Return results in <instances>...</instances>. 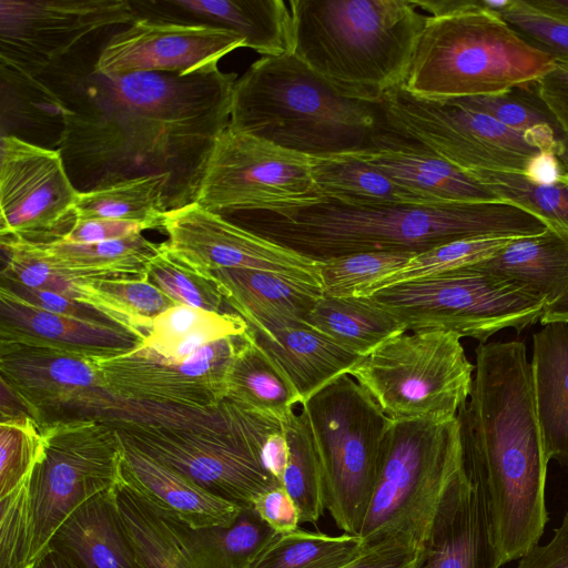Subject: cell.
<instances>
[{"instance_id":"cell-1","label":"cell","mask_w":568,"mask_h":568,"mask_svg":"<svg viewBox=\"0 0 568 568\" xmlns=\"http://www.w3.org/2000/svg\"><path fill=\"white\" fill-rule=\"evenodd\" d=\"M235 73L71 74L51 94L58 151L79 192L169 176L168 212L194 203L212 148L229 126Z\"/></svg>"},{"instance_id":"cell-2","label":"cell","mask_w":568,"mask_h":568,"mask_svg":"<svg viewBox=\"0 0 568 568\" xmlns=\"http://www.w3.org/2000/svg\"><path fill=\"white\" fill-rule=\"evenodd\" d=\"M471 390L457 418L464 458L488 493L501 565L540 540L548 523V459L538 424L531 364L518 341L476 347Z\"/></svg>"},{"instance_id":"cell-3","label":"cell","mask_w":568,"mask_h":568,"mask_svg":"<svg viewBox=\"0 0 568 568\" xmlns=\"http://www.w3.org/2000/svg\"><path fill=\"white\" fill-rule=\"evenodd\" d=\"M237 226L321 263L364 252L419 254L469 237H520L547 227L506 202L348 204L321 195L221 215Z\"/></svg>"},{"instance_id":"cell-4","label":"cell","mask_w":568,"mask_h":568,"mask_svg":"<svg viewBox=\"0 0 568 568\" xmlns=\"http://www.w3.org/2000/svg\"><path fill=\"white\" fill-rule=\"evenodd\" d=\"M229 128L311 159L405 142L388 125L383 99L328 81L294 53L262 57L236 80Z\"/></svg>"},{"instance_id":"cell-5","label":"cell","mask_w":568,"mask_h":568,"mask_svg":"<svg viewBox=\"0 0 568 568\" xmlns=\"http://www.w3.org/2000/svg\"><path fill=\"white\" fill-rule=\"evenodd\" d=\"M100 419L122 442L241 508L282 486L261 458L281 423L229 397L202 408L120 400Z\"/></svg>"},{"instance_id":"cell-6","label":"cell","mask_w":568,"mask_h":568,"mask_svg":"<svg viewBox=\"0 0 568 568\" xmlns=\"http://www.w3.org/2000/svg\"><path fill=\"white\" fill-rule=\"evenodd\" d=\"M293 51L328 81L381 100L405 83L427 17L412 0H291Z\"/></svg>"},{"instance_id":"cell-7","label":"cell","mask_w":568,"mask_h":568,"mask_svg":"<svg viewBox=\"0 0 568 568\" xmlns=\"http://www.w3.org/2000/svg\"><path fill=\"white\" fill-rule=\"evenodd\" d=\"M554 62L498 14L429 16L404 85L414 94L435 99L491 95L536 81Z\"/></svg>"},{"instance_id":"cell-8","label":"cell","mask_w":568,"mask_h":568,"mask_svg":"<svg viewBox=\"0 0 568 568\" xmlns=\"http://www.w3.org/2000/svg\"><path fill=\"white\" fill-rule=\"evenodd\" d=\"M463 462L457 417L390 420L358 536L368 545L399 537L419 548L437 505Z\"/></svg>"},{"instance_id":"cell-9","label":"cell","mask_w":568,"mask_h":568,"mask_svg":"<svg viewBox=\"0 0 568 568\" xmlns=\"http://www.w3.org/2000/svg\"><path fill=\"white\" fill-rule=\"evenodd\" d=\"M301 406L322 468L325 509L339 529L358 536L390 419L349 374L336 378Z\"/></svg>"},{"instance_id":"cell-10","label":"cell","mask_w":568,"mask_h":568,"mask_svg":"<svg viewBox=\"0 0 568 568\" xmlns=\"http://www.w3.org/2000/svg\"><path fill=\"white\" fill-rule=\"evenodd\" d=\"M390 129L406 142L425 149L460 170L528 175L546 152L568 166V146L539 134L513 130L458 98L435 99L412 93L404 84L383 97Z\"/></svg>"},{"instance_id":"cell-11","label":"cell","mask_w":568,"mask_h":568,"mask_svg":"<svg viewBox=\"0 0 568 568\" xmlns=\"http://www.w3.org/2000/svg\"><path fill=\"white\" fill-rule=\"evenodd\" d=\"M412 332L363 357L349 375L390 420L457 417L475 372L462 337L443 328Z\"/></svg>"},{"instance_id":"cell-12","label":"cell","mask_w":568,"mask_h":568,"mask_svg":"<svg viewBox=\"0 0 568 568\" xmlns=\"http://www.w3.org/2000/svg\"><path fill=\"white\" fill-rule=\"evenodd\" d=\"M371 297L407 331L443 328L479 344L504 328L539 322L547 302L528 288L474 265L393 285Z\"/></svg>"},{"instance_id":"cell-13","label":"cell","mask_w":568,"mask_h":568,"mask_svg":"<svg viewBox=\"0 0 568 568\" xmlns=\"http://www.w3.org/2000/svg\"><path fill=\"white\" fill-rule=\"evenodd\" d=\"M40 429L44 455L29 481L31 568L80 505L122 479V444L118 433L102 419L59 423Z\"/></svg>"},{"instance_id":"cell-14","label":"cell","mask_w":568,"mask_h":568,"mask_svg":"<svg viewBox=\"0 0 568 568\" xmlns=\"http://www.w3.org/2000/svg\"><path fill=\"white\" fill-rule=\"evenodd\" d=\"M138 18L129 0H0L1 84L33 90L80 44Z\"/></svg>"},{"instance_id":"cell-15","label":"cell","mask_w":568,"mask_h":568,"mask_svg":"<svg viewBox=\"0 0 568 568\" xmlns=\"http://www.w3.org/2000/svg\"><path fill=\"white\" fill-rule=\"evenodd\" d=\"M320 196L313 159L227 126L212 148L195 203L224 215Z\"/></svg>"},{"instance_id":"cell-16","label":"cell","mask_w":568,"mask_h":568,"mask_svg":"<svg viewBox=\"0 0 568 568\" xmlns=\"http://www.w3.org/2000/svg\"><path fill=\"white\" fill-rule=\"evenodd\" d=\"M1 385L40 428L100 418L120 400L92 357L33 343L0 341Z\"/></svg>"},{"instance_id":"cell-17","label":"cell","mask_w":568,"mask_h":568,"mask_svg":"<svg viewBox=\"0 0 568 568\" xmlns=\"http://www.w3.org/2000/svg\"><path fill=\"white\" fill-rule=\"evenodd\" d=\"M213 342L183 362H166L142 345L129 353L92 357L109 390L121 402L211 407L229 396L235 359L252 336Z\"/></svg>"},{"instance_id":"cell-18","label":"cell","mask_w":568,"mask_h":568,"mask_svg":"<svg viewBox=\"0 0 568 568\" xmlns=\"http://www.w3.org/2000/svg\"><path fill=\"white\" fill-rule=\"evenodd\" d=\"M79 191L58 150L13 134L0 140V235L31 243L63 239Z\"/></svg>"},{"instance_id":"cell-19","label":"cell","mask_w":568,"mask_h":568,"mask_svg":"<svg viewBox=\"0 0 568 568\" xmlns=\"http://www.w3.org/2000/svg\"><path fill=\"white\" fill-rule=\"evenodd\" d=\"M165 247L205 274L217 268L273 273L322 290L320 263L255 235L223 216L191 203L166 212Z\"/></svg>"},{"instance_id":"cell-20","label":"cell","mask_w":568,"mask_h":568,"mask_svg":"<svg viewBox=\"0 0 568 568\" xmlns=\"http://www.w3.org/2000/svg\"><path fill=\"white\" fill-rule=\"evenodd\" d=\"M237 48H245L244 39L220 27L138 18L106 41L92 70L102 75H191L219 68V61Z\"/></svg>"},{"instance_id":"cell-21","label":"cell","mask_w":568,"mask_h":568,"mask_svg":"<svg viewBox=\"0 0 568 568\" xmlns=\"http://www.w3.org/2000/svg\"><path fill=\"white\" fill-rule=\"evenodd\" d=\"M488 493L465 458L448 483L413 568H499Z\"/></svg>"},{"instance_id":"cell-22","label":"cell","mask_w":568,"mask_h":568,"mask_svg":"<svg viewBox=\"0 0 568 568\" xmlns=\"http://www.w3.org/2000/svg\"><path fill=\"white\" fill-rule=\"evenodd\" d=\"M139 18L205 23L235 32L263 57L293 51L292 17L282 0L132 1Z\"/></svg>"},{"instance_id":"cell-23","label":"cell","mask_w":568,"mask_h":568,"mask_svg":"<svg viewBox=\"0 0 568 568\" xmlns=\"http://www.w3.org/2000/svg\"><path fill=\"white\" fill-rule=\"evenodd\" d=\"M144 339L125 328L43 311L0 286L1 342L33 343L87 357H109L136 349Z\"/></svg>"},{"instance_id":"cell-24","label":"cell","mask_w":568,"mask_h":568,"mask_svg":"<svg viewBox=\"0 0 568 568\" xmlns=\"http://www.w3.org/2000/svg\"><path fill=\"white\" fill-rule=\"evenodd\" d=\"M116 487L80 505L54 532L48 549L74 568H143L120 513Z\"/></svg>"},{"instance_id":"cell-25","label":"cell","mask_w":568,"mask_h":568,"mask_svg":"<svg viewBox=\"0 0 568 568\" xmlns=\"http://www.w3.org/2000/svg\"><path fill=\"white\" fill-rule=\"evenodd\" d=\"M204 276L216 285L233 312L256 332L306 323L323 294L321 288L261 271L217 268Z\"/></svg>"},{"instance_id":"cell-26","label":"cell","mask_w":568,"mask_h":568,"mask_svg":"<svg viewBox=\"0 0 568 568\" xmlns=\"http://www.w3.org/2000/svg\"><path fill=\"white\" fill-rule=\"evenodd\" d=\"M121 440V439H120ZM124 483L163 513L192 527L230 526L241 507L222 499L121 440Z\"/></svg>"},{"instance_id":"cell-27","label":"cell","mask_w":568,"mask_h":568,"mask_svg":"<svg viewBox=\"0 0 568 568\" xmlns=\"http://www.w3.org/2000/svg\"><path fill=\"white\" fill-rule=\"evenodd\" d=\"M356 156L428 204L499 201L469 173L409 142Z\"/></svg>"},{"instance_id":"cell-28","label":"cell","mask_w":568,"mask_h":568,"mask_svg":"<svg viewBox=\"0 0 568 568\" xmlns=\"http://www.w3.org/2000/svg\"><path fill=\"white\" fill-rule=\"evenodd\" d=\"M252 332L257 344L294 385L302 404L336 378L349 374L363 358L344 349L307 323L271 332Z\"/></svg>"},{"instance_id":"cell-29","label":"cell","mask_w":568,"mask_h":568,"mask_svg":"<svg viewBox=\"0 0 568 568\" xmlns=\"http://www.w3.org/2000/svg\"><path fill=\"white\" fill-rule=\"evenodd\" d=\"M530 364L546 457L568 467V324L549 323L532 335Z\"/></svg>"},{"instance_id":"cell-30","label":"cell","mask_w":568,"mask_h":568,"mask_svg":"<svg viewBox=\"0 0 568 568\" xmlns=\"http://www.w3.org/2000/svg\"><path fill=\"white\" fill-rule=\"evenodd\" d=\"M156 510L195 568H250L277 534L253 507L242 508L230 526L207 527H192Z\"/></svg>"},{"instance_id":"cell-31","label":"cell","mask_w":568,"mask_h":568,"mask_svg":"<svg viewBox=\"0 0 568 568\" xmlns=\"http://www.w3.org/2000/svg\"><path fill=\"white\" fill-rule=\"evenodd\" d=\"M474 266L528 288L548 306L568 293V235L547 227L536 235L515 237Z\"/></svg>"},{"instance_id":"cell-32","label":"cell","mask_w":568,"mask_h":568,"mask_svg":"<svg viewBox=\"0 0 568 568\" xmlns=\"http://www.w3.org/2000/svg\"><path fill=\"white\" fill-rule=\"evenodd\" d=\"M306 323L361 357L408 332L397 315L371 296L333 297L322 294Z\"/></svg>"},{"instance_id":"cell-33","label":"cell","mask_w":568,"mask_h":568,"mask_svg":"<svg viewBox=\"0 0 568 568\" xmlns=\"http://www.w3.org/2000/svg\"><path fill=\"white\" fill-rule=\"evenodd\" d=\"M37 244L50 261L84 283L105 278L146 277L148 264L160 248V244L149 241L142 234L97 243L77 244L59 240Z\"/></svg>"},{"instance_id":"cell-34","label":"cell","mask_w":568,"mask_h":568,"mask_svg":"<svg viewBox=\"0 0 568 568\" xmlns=\"http://www.w3.org/2000/svg\"><path fill=\"white\" fill-rule=\"evenodd\" d=\"M227 397L280 423L295 412L297 404H302L294 385L257 344L254 334L235 359Z\"/></svg>"},{"instance_id":"cell-35","label":"cell","mask_w":568,"mask_h":568,"mask_svg":"<svg viewBox=\"0 0 568 568\" xmlns=\"http://www.w3.org/2000/svg\"><path fill=\"white\" fill-rule=\"evenodd\" d=\"M169 176L146 175L79 192L77 219H111L134 222L145 230H163L168 212Z\"/></svg>"},{"instance_id":"cell-36","label":"cell","mask_w":568,"mask_h":568,"mask_svg":"<svg viewBox=\"0 0 568 568\" xmlns=\"http://www.w3.org/2000/svg\"><path fill=\"white\" fill-rule=\"evenodd\" d=\"M321 195L348 204H428L356 155L313 159Z\"/></svg>"},{"instance_id":"cell-37","label":"cell","mask_w":568,"mask_h":568,"mask_svg":"<svg viewBox=\"0 0 568 568\" xmlns=\"http://www.w3.org/2000/svg\"><path fill=\"white\" fill-rule=\"evenodd\" d=\"M368 547L359 536L295 529L276 534L250 568H344Z\"/></svg>"},{"instance_id":"cell-38","label":"cell","mask_w":568,"mask_h":568,"mask_svg":"<svg viewBox=\"0 0 568 568\" xmlns=\"http://www.w3.org/2000/svg\"><path fill=\"white\" fill-rule=\"evenodd\" d=\"M116 491L123 523L143 568H195L173 531L144 497L123 479Z\"/></svg>"},{"instance_id":"cell-39","label":"cell","mask_w":568,"mask_h":568,"mask_svg":"<svg viewBox=\"0 0 568 568\" xmlns=\"http://www.w3.org/2000/svg\"><path fill=\"white\" fill-rule=\"evenodd\" d=\"M281 424L288 445L282 486L294 500L301 524H315L325 506L322 468L307 417L301 408L300 413H292Z\"/></svg>"},{"instance_id":"cell-40","label":"cell","mask_w":568,"mask_h":568,"mask_svg":"<svg viewBox=\"0 0 568 568\" xmlns=\"http://www.w3.org/2000/svg\"><path fill=\"white\" fill-rule=\"evenodd\" d=\"M85 288L90 295V305L144 337L153 320L176 305L148 277L105 278L88 282Z\"/></svg>"},{"instance_id":"cell-41","label":"cell","mask_w":568,"mask_h":568,"mask_svg":"<svg viewBox=\"0 0 568 568\" xmlns=\"http://www.w3.org/2000/svg\"><path fill=\"white\" fill-rule=\"evenodd\" d=\"M501 202L515 205L541 221L546 227L568 235V172L551 183L532 181L525 174L478 171L469 173Z\"/></svg>"},{"instance_id":"cell-42","label":"cell","mask_w":568,"mask_h":568,"mask_svg":"<svg viewBox=\"0 0 568 568\" xmlns=\"http://www.w3.org/2000/svg\"><path fill=\"white\" fill-rule=\"evenodd\" d=\"M515 237L483 236L456 240L416 254L406 265L369 287L361 297L379 290L465 268L494 256Z\"/></svg>"},{"instance_id":"cell-43","label":"cell","mask_w":568,"mask_h":568,"mask_svg":"<svg viewBox=\"0 0 568 568\" xmlns=\"http://www.w3.org/2000/svg\"><path fill=\"white\" fill-rule=\"evenodd\" d=\"M458 99L513 130L539 134L568 146L564 133L539 98L536 81L498 94Z\"/></svg>"},{"instance_id":"cell-44","label":"cell","mask_w":568,"mask_h":568,"mask_svg":"<svg viewBox=\"0 0 568 568\" xmlns=\"http://www.w3.org/2000/svg\"><path fill=\"white\" fill-rule=\"evenodd\" d=\"M415 255L364 252L321 262L322 292L333 297H361L367 287L402 268Z\"/></svg>"},{"instance_id":"cell-45","label":"cell","mask_w":568,"mask_h":568,"mask_svg":"<svg viewBox=\"0 0 568 568\" xmlns=\"http://www.w3.org/2000/svg\"><path fill=\"white\" fill-rule=\"evenodd\" d=\"M43 455V434L30 415L1 417L0 498L26 481Z\"/></svg>"},{"instance_id":"cell-46","label":"cell","mask_w":568,"mask_h":568,"mask_svg":"<svg viewBox=\"0 0 568 568\" xmlns=\"http://www.w3.org/2000/svg\"><path fill=\"white\" fill-rule=\"evenodd\" d=\"M146 277L176 305L224 312L225 302L216 285L172 254L164 243L149 262Z\"/></svg>"},{"instance_id":"cell-47","label":"cell","mask_w":568,"mask_h":568,"mask_svg":"<svg viewBox=\"0 0 568 568\" xmlns=\"http://www.w3.org/2000/svg\"><path fill=\"white\" fill-rule=\"evenodd\" d=\"M30 477L0 498V568H31Z\"/></svg>"},{"instance_id":"cell-48","label":"cell","mask_w":568,"mask_h":568,"mask_svg":"<svg viewBox=\"0 0 568 568\" xmlns=\"http://www.w3.org/2000/svg\"><path fill=\"white\" fill-rule=\"evenodd\" d=\"M233 312H212L178 304L156 316L146 333L142 347L165 358L181 342L197 331L226 321Z\"/></svg>"},{"instance_id":"cell-49","label":"cell","mask_w":568,"mask_h":568,"mask_svg":"<svg viewBox=\"0 0 568 568\" xmlns=\"http://www.w3.org/2000/svg\"><path fill=\"white\" fill-rule=\"evenodd\" d=\"M499 17L536 50L554 61L568 62V23L532 9L524 0H513Z\"/></svg>"},{"instance_id":"cell-50","label":"cell","mask_w":568,"mask_h":568,"mask_svg":"<svg viewBox=\"0 0 568 568\" xmlns=\"http://www.w3.org/2000/svg\"><path fill=\"white\" fill-rule=\"evenodd\" d=\"M0 286L8 290L12 295L22 302L43 311L97 324L125 328L115 318L95 308L94 306L63 296L61 294L45 290L30 288L8 280H1Z\"/></svg>"},{"instance_id":"cell-51","label":"cell","mask_w":568,"mask_h":568,"mask_svg":"<svg viewBox=\"0 0 568 568\" xmlns=\"http://www.w3.org/2000/svg\"><path fill=\"white\" fill-rule=\"evenodd\" d=\"M418 547L409 540L389 537L369 544L365 551L344 568H413Z\"/></svg>"},{"instance_id":"cell-52","label":"cell","mask_w":568,"mask_h":568,"mask_svg":"<svg viewBox=\"0 0 568 568\" xmlns=\"http://www.w3.org/2000/svg\"><path fill=\"white\" fill-rule=\"evenodd\" d=\"M536 87L539 98L568 143V62L555 61L552 67L536 80Z\"/></svg>"},{"instance_id":"cell-53","label":"cell","mask_w":568,"mask_h":568,"mask_svg":"<svg viewBox=\"0 0 568 568\" xmlns=\"http://www.w3.org/2000/svg\"><path fill=\"white\" fill-rule=\"evenodd\" d=\"M145 229L134 222L111 219H77L69 233L61 239L69 243H97L142 234Z\"/></svg>"},{"instance_id":"cell-54","label":"cell","mask_w":568,"mask_h":568,"mask_svg":"<svg viewBox=\"0 0 568 568\" xmlns=\"http://www.w3.org/2000/svg\"><path fill=\"white\" fill-rule=\"evenodd\" d=\"M253 508L277 534L293 531L301 524L298 509L283 486L260 495Z\"/></svg>"},{"instance_id":"cell-55","label":"cell","mask_w":568,"mask_h":568,"mask_svg":"<svg viewBox=\"0 0 568 568\" xmlns=\"http://www.w3.org/2000/svg\"><path fill=\"white\" fill-rule=\"evenodd\" d=\"M516 568H568V511L546 545H535L519 558Z\"/></svg>"},{"instance_id":"cell-56","label":"cell","mask_w":568,"mask_h":568,"mask_svg":"<svg viewBox=\"0 0 568 568\" xmlns=\"http://www.w3.org/2000/svg\"><path fill=\"white\" fill-rule=\"evenodd\" d=\"M416 8L428 11L432 17H444L470 11L500 14L513 0H412Z\"/></svg>"},{"instance_id":"cell-57","label":"cell","mask_w":568,"mask_h":568,"mask_svg":"<svg viewBox=\"0 0 568 568\" xmlns=\"http://www.w3.org/2000/svg\"><path fill=\"white\" fill-rule=\"evenodd\" d=\"M261 458L264 468L282 485L288 462V445L282 426L266 437Z\"/></svg>"},{"instance_id":"cell-58","label":"cell","mask_w":568,"mask_h":568,"mask_svg":"<svg viewBox=\"0 0 568 568\" xmlns=\"http://www.w3.org/2000/svg\"><path fill=\"white\" fill-rule=\"evenodd\" d=\"M532 9L568 23V0H524Z\"/></svg>"},{"instance_id":"cell-59","label":"cell","mask_w":568,"mask_h":568,"mask_svg":"<svg viewBox=\"0 0 568 568\" xmlns=\"http://www.w3.org/2000/svg\"><path fill=\"white\" fill-rule=\"evenodd\" d=\"M542 325L549 323L568 324V293L558 301L548 305L539 321Z\"/></svg>"},{"instance_id":"cell-60","label":"cell","mask_w":568,"mask_h":568,"mask_svg":"<svg viewBox=\"0 0 568 568\" xmlns=\"http://www.w3.org/2000/svg\"><path fill=\"white\" fill-rule=\"evenodd\" d=\"M32 568H74L55 551L48 549Z\"/></svg>"}]
</instances>
